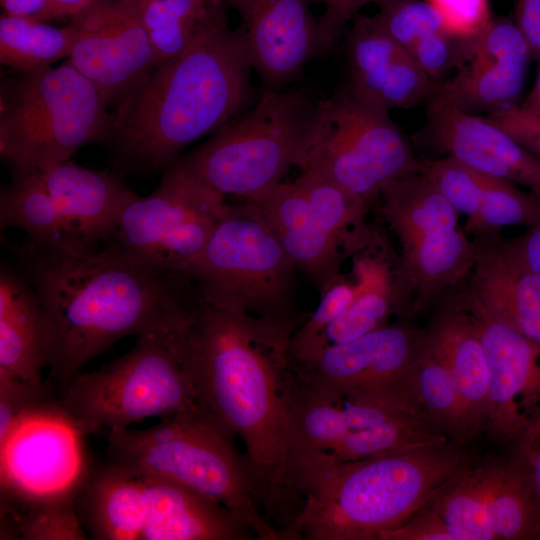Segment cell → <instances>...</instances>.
Here are the masks:
<instances>
[{"label":"cell","mask_w":540,"mask_h":540,"mask_svg":"<svg viewBox=\"0 0 540 540\" xmlns=\"http://www.w3.org/2000/svg\"><path fill=\"white\" fill-rule=\"evenodd\" d=\"M303 320L231 312L200 298L181 334L198 405L243 441L258 505L278 530L300 512L299 475L313 449L293 419L299 379L291 339Z\"/></svg>","instance_id":"obj_1"},{"label":"cell","mask_w":540,"mask_h":540,"mask_svg":"<svg viewBox=\"0 0 540 540\" xmlns=\"http://www.w3.org/2000/svg\"><path fill=\"white\" fill-rule=\"evenodd\" d=\"M9 247L52 322L49 379L60 395L118 340L184 327L200 299L186 274L154 269L108 243L65 250L26 238Z\"/></svg>","instance_id":"obj_2"},{"label":"cell","mask_w":540,"mask_h":540,"mask_svg":"<svg viewBox=\"0 0 540 540\" xmlns=\"http://www.w3.org/2000/svg\"><path fill=\"white\" fill-rule=\"evenodd\" d=\"M253 68L240 29L210 4L188 47L160 62L117 102L106 143L122 167L166 170L195 140L239 116Z\"/></svg>","instance_id":"obj_3"},{"label":"cell","mask_w":540,"mask_h":540,"mask_svg":"<svg viewBox=\"0 0 540 540\" xmlns=\"http://www.w3.org/2000/svg\"><path fill=\"white\" fill-rule=\"evenodd\" d=\"M464 447L450 441L344 462L318 450L302 472V507L282 540H378L475 465Z\"/></svg>","instance_id":"obj_4"},{"label":"cell","mask_w":540,"mask_h":540,"mask_svg":"<svg viewBox=\"0 0 540 540\" xmlns=\"http://www.w3.org/2000/svg\"><path fill=\"white\" fill-rule=\"evenodd\" d=\"M106 461L178 482L242 520L258 540H282L262 514L235 434L200 405L161 418L145 429L104 432Z\"/></svg>","instance_id":"obj_5"},{"label":"cell","mask_w":540,"mask_h":540,"mask_svg":"<svg viewBox=\"0 0 540 540\" xmlns=\"http://www.w3.org/2000/svg\"><path fill=\"white\" fill-rule=\"evenodd\" d=\"M74 506L93 540L256 539L217 501L178 482L106 460L89 465Z\"/></svg>","instance_id":"obj_6"},{"label":"cell","mask_w":540,"mask_h":540,"mask_svg":"<svg viewBox=\"0 0 540 540\" xmlns=\"http://www.w3.org/2000/svg\"><path fill=\"white\" fill-rule=\"evenodd\" d=\"M318 102L300 90L265 91L238 116L176 162L224 196L254 198L303 167L313 148Z\"/></svg>","instance_id":"obj_7"},{"label":"cell","mask_w":540,"mask_h":540,"mask_svg":"<svg viewBox=\"0 0 540 540\" xmlns=\"http://www.w3.org/2000/svg\"><path fill=\"white\" fill-rule=\"evenodd\" d=\"M96 87L68 61L27 73L1 96L0 155L12 173L64 163L106 142L110 113Z\"/></svg>","instance_id":"obj_8"},{"label":"cell","mask_w":540,"mask_h":540,"mask_svg":"<svg viewBox=\"0 0 540 540\" xmlns=\"http://www.w3.org/2000/svg\"><path fill=\"white\" fill-rule=\"evenodd\" d=\"M185 326L139 336L127 353L77 374L59 398L74 427L87 436L198 406L181 352Z\"/></svg>","instance_id":"obj_9"},{"label":"cell","mask_w":540,"mask_h":540,"mask_svg":"<svg viewBox=\"0 0 540 540\" xmlns=\"http://www.w3.org/2000/svg\"><path fill=\"white\" fill-rule=\"evenodd\" d=\"M263 212L228 204L203 251L187 271L200 298L220 309L275 321L295 311V273Z\"/></svg>","instance_id":"obj_10"},{"label":"cell","mask_w":540,"mask_h":540,"mask_svg":"<svg viewBox=\"0 0 540 540\" xmlns=\"http://www.w3.org/2000/svg\"><path fill=\"white\" fill-rule=\"evenodd\" d=\"M136 196L116 175L68 160L12 173L0 193V226L20 229L29 241L48 248H95L110 239Z\"/></svg>","instance_id":"obj_11"},{"label":"cell","mask_w":540,"mask_h":540,"mask_svg":"<svg viewBox=\"0 0 540 540\" xmlns=\"http://www.w3.org/2000/svg\"><path fill=\"white\" fill-rule=\"evenodd\" d=\"M381 212L400 246L398 277L405 302L423 310L467 278L476 246L458 212L421 171L395 180L380 195Z\"/></svg>","instance_id":"obj_12"},{"label":"cell","mask_w":540,"mask_h":540,"mask_svg":"<svg viewBox=\"0 0 540 540\" xmlns=\"http://www.w3.org/2000/svg\"><path fill=\"white\" fill-rule=\"evenodd\" d=\"M421 165L389 110L351 84L318 102L315 142L301 170L316 171L369 204Z\"/></svg>","instance_id":"obj_13"},{"label":"cell","mask_w":540,"mask_h":540,"mask_svg":"<svg viewBox=\"0 0 540 540\" xmlns=\"http://www.w3.org/2000/svg\"><path fill=\"white\" fill-rule=\"evenodd\" d=\"M422 348L423 330L403 323L386 324L296 364L300 389L318 400L371 405L429 422L416 388Z\"/></svg>","instance_id":"obj_14"},{"label":"cell","mask_w":540,"mask_h":540,"mask_svg":"<svg viewBox=\"0 0 540 540\" xmlns=\"http://www.w3.org/2000/svg\"><path fill=\"white\" fill-rule=\"evenodd\" d=\"M225 198L175 162L155 191L128 203L106 243L154 269L186 274L221 220Z\"/></svg>","instance_id":"obj_15"},{"label":"cell","mask_w":540,"mask_h":540,"mask_svg":"<svg viewBox=\"0 0 540 540\" xmlns=\"http://www.w3.org/2000/svg\"><path fill=\"white\" fill-rule=\"evenodd\" d=\"M248 201L263 212L296 269L319 290L338 272L347 244L365 225L368 206L310 169Z\"/></svg>","instance_id":"obj_16"},{"label":"cell","mask_w":540,"mask_h":540,"mask_svg":"<svg viewBox=\"0 0 540 540\" xmlns=\"http://www.w3.org/2000/svg\"><path fill=\"white\" fill-rule=\"evenodd\" d=\"M83 436L59 399L22 417L0 442L1 498L74 496L89 465Z\"/></svg>","instance_id":"obj_17"},{"label":"cell","mask_w":540,"mask_h":540,"mask_svg":"<svg viewBox=\"0 0 540 540\" xmlns=\"http://www.w3.org/2000/svg\"><path fill=\"white\" fill-rule=\"evenodd\" d=\"M76 39L68 62L109 104L141 82L156 65L133 0H94L74 14Z\"/></svg>","instance_id":"obj_18"},{"label":"cell","mask_w":540,"mask_h":540,"mask_svg":"<svg viewBox=\"0 0 540 540\" xmlns=\"http://www.w3.org/2000/svg\"><path fill=\"white\" fill-rule=\"evenodd\" d=\"M458 308V307H457ZM472 316L489 369L487 432L517 446L534 426L540 408V351L523 335L474 308Z\"/></svg>","instance_id":"obj_19"},{"label":"cell","mask_w":540,"mask_h":540,"mask_svg":"<svg viewBox=\"0 0 540 540\" xmlns=\"http://www.w3.org/2000/svg\"><path fill=\"white\" fill-rule=\"evenodd\" d=\"M528 44L514 21L498 18L463 39L455 75L437 89L468 113L518 106L529 59Z\"/></svg>","instance_id":"obj_20"},{"label":"cell","mask_w":540,"mask_h":540,"mask_svg":"<svg viewBox=\"0 0 540 540\" xmlns=\"http://www.w3.org/2000/svg\"><path fill=\"white\" fill-rule=\"evenodd\" d=\"M424 140L433 151L540 195V158L487 117L460 109L438 89L427 107Z\"/></svg>","instance_id":"obj_21"},{"label":"cell","mask_w":540,"mask_h":540,"mask_svg":"<svg viewBox=\"0 0 540 540\" xmlns=\"http://www.w3.org/2000/svg\"><path fill=\"white\" fill-rule=\"evenodd\" d=\"M472 239L476 259L469 283L447 305L478 309L523 335L540 351V276L498 231Z\"/></svg>","instance_id":"obj_22"},{"label":"cell","mask_w":540,"mask_h":540,"mask_svg":"<svg viewBox=\"0 0 540 540\" xmlns=\"http://www.w3.org/2000/svg\"><path fill=\"white\" fill-rule=\"evenodd\" d=\"M253 68L271 86L292 79L323 52L310 0H235Z\"/></svg>","instance_id":"obj_23"},{"label":"cell","mask_w":540,"mask_h":540,"mask_svg":"<svg viewBox=\"0 0 540 540\" xmlns=\"http://www.w3.org/2000/svg\"><path fill=\"white\" fill-rule=\"evenodd\" d=\"M347 38L351 85L387 110L410 107L436 90L409 52L382 28L376 16L355 15Z\"/></svg>","instance_id":"obj_24"},{"label":"cell","mask_w":540,"mask_h":540,"mask_svg":"<svg viewBox=\"0 0 540 540\" xmlns=\"http://www.w3.org/2000/svg\"><path fill=\"white\" fill-rule=\"evenodd\" d=\"M56 351L52 322L30 283L16 267L0 268V373L34 386L44 384Z\"/></svg>","instance_id":"obj_25"},{"label":"cell","mask_w":540,"mask_h":540,"mask_svg":"<svg viewBox=\"0 0 540 540\" xmlns=\"http://www.w3.org/2000/svg\"><path fill=\"white\" fill-rule=\"evenodd\" d=\"M424 344L450 372L474 437L487 430L489 369L476 324L446 305L423 330Z\"/></svg>","instance_id":"obj_26"},{"label":"cell","mask_w":540,"mask_h":540,"mask_svg":"<svg viewBox=\"0 0 540 540\" xmlns=\"http://www.w3.org/2000/svg\"><path fill=\"white\" fill-rule=\"evenodd\" d=\"M480 487L498 539H535L540 528V495L523 458L478 464Z\"/></svg>","instance_id":"obj_27"},{"label":"cell","mask_w":540,"mask_h":540,"mask_svg":"<svg viewBox=\"0 0 540 540\" xmlns=\"http://www.w3.org/2000/svg\"><path fill=\"white\" fill-rule=\"evenodd\" d=\"M76 39L72 22L57 28L41 20L3 14L0 17V62L20 73L51 66L69 57Z\"/></svg>","instance_id":"obj_28"},{"label":"cell","mask_w":540,"mask_h":540,"mask_svg":"<svg viewBox=\"0 0 540 540\" xmlns=\"http://www.w3.org/2000/svg\"><path fill=\"white\" fill-rule=\"evenodd\" d=\"M405 305L398 273L393 276L387 268L374 274L350 307L323 331L315 357L328 346L352 341L386 325L389 316Z\"/></svg>","instance_id":"obj_29"},{"label":"cell","mask_w":540,"mask_h":540,"mask_svg":"<svg viewBox=\"0 0 540 540\" xmlns=\"http://www.w3.org/2000/svg\"><path fill=\"white\" fill-rule=\"evenodd\" d=\"M0 539H89L74 506V496L45 500L1 498Z\"/></svg>","instance_id":"obj_30"},{"label":"cell","mask_w":540,"mask_h":540,"mask_svg":"<svg viewBox=\"0 0 540 540\" xmlns=\"http://www.w3.org/2000/svg\"><path fill=\"white\" fill-rule=\"evenodd\" d=\"M448 442V437L431 423L410 414L398 413L384 423L348 433L325 452L344 462Z\"/></svg>","instance_id":"obj_31"},{"label":"cell","mask_w":540,"mask_h":540,"mask_svg":"<svg viewBox=\"0 0 540 540\" xmlns=\"http://www.w3.org/2000/svg\"><path fill=\"white\" fill-rule=\"evenodd\" d=\"M442 520L453 540H494L484 503L478 464L445 482L425 503Z\"/></svg>","instance_id":"obj_32"},{"label":"cell","mask_w":540,"mask_h":540,"mask_svg":"<svg viewBox=\"0 0 540 540\" xmlns=\"http://www.w3.org/2000/svg\"><path fill=\"white\" fill-rule=\"evenodd\" d=\"M476 218L466 227L473 235L507 226L532 228L540 224V195L507 180L475 170Z\"/></svg>","instance_id":"obj_33"},{"label":"cell","mask_w":540,"mask_h":540,"mask_svg":"<svg viewBox=\"0 0 540 540\" xmlns=\"http://www.w3.org/2000/svg\"><path fill=\"white\" fill-rule=\"evenodd\" d=\"M416 388L426 419L450 441L465 446L474 438L456 384L447 368L427 350L424 336Z\"/></svg>","instance_id":"obj_34"},{"label":"cell","mask_w":540,"mask_h":540,"mask_svg":"<svg viewBox=\"0 0 540 540\" xmlns=\"http://www.w3.org/2000/svg\"><path fill=\"white\" fill-rule=\"evenodd\" d=\"M134 1V0H133ZM156 64L183 52L208 10L205 0H136Z\"/></svg>","instance_id":"obj_35"},{"label":"cell","mask_w":540,"mask_h":540,"mask_svg":"<svg viewBox=\"0 0 540 540\" xmlns=\"http://www.w3.org/2000/svg\"><path fill=\"white\" fill-rule=\"evenodd\" d=\"M358 274L353 265L349 274L339 268L322 287L321 299L315 311L300 323L292 336L291 353L296 364L315 357L323 331L355 301L363 288Z\"/></svg>","instance_id":"obj_36"},{"label":"cell","mask_w":540,"mask_h":540,"mask_svg":"<svg viewBox=\"0 0 540 540\" xmlns=\"http://www.w3.org/2000/svg\"><path fill=\"white\" fill-rule=\"evenodd\" d=\"M376 5L382 28L406 50L423 36L443 30L441 16L426 0H380Z\"/></svg>","instance_id":"obj_37"},{"label":"cell","mask_w":540,"mask_h":540,"mask_svg":"<svg viewBox=\"0 0 540 540\" xmlns=\"http://www.w3.org/2000/svg\"><path fill=\"white\" fill-rule=\"evenodd\" d=\"M58 399L45 383L34 386L0 373V442L22 417Z\"/></svg>","instance_id":"obj_38"},{"label":"cell","mask_w":540,"mask_h":540,"mask_svg":"<svg viewBox=\"0 0 540 540\" xmlns=\"http://www.w3.org/2000/svg\"><path fill=\"white\" fill-rule=\"evenodd\" d=\"M462 47L463 39L441 30L423 36L407 51L418 67L434 82L444 79L457 68Z\"/></svg>","instance_id":"obj_39"},{"label":"cell","mask_w":540,"mask_h":540,"mask_svg":"<svg viewBox=\"0 0 540 540\" xmlns=\"http://www.w3.org/2000/svg\"><path fill=\"white\" fill-rule=\"evenodd\" d=\"M426 1L441 16L443 30L459 39L479 34L492 20L488 0Z\"/></svg>","instance_id":"obj_40"},{"label":"cell","mask_w":540,"mask_h":540,"mask_svg":"<svg viewBox=\"0 0 540 540\" xmlns=\"http://www.w3.org/2000/svg\"><path fill=\"white\" fill-rule=\"evenodd\" d=\"M487 118L540 158V113L525 112L515 106Z\"/></svg>","instance_id":"obj_41"},{"label":"cell","mask_w":540,"mask_h":540,"mask_svg":"<svg viewBox=\"0 0 540 540\" xmlns=\"http://www.w3.org/2000/svg\"><path fill=\"white\" fill-rule=\"evenodd\" d=\"M378 540H453L437 514L426 504L400 526L383 532Z\"/></svg>","instance_id":"obj_42"},{"label":"cell","mask_w":540,"mask_h":540,"mask_svg":"<svg viewBox=\"0 0 540 540\" xmlns=\"http://www.w3.org/2000/svg\"><path fill=\"white\" fill-rule=\"evenodd\" d=\"M324 12L318 20L319 36L324 51L338 40L347 22L365 5L380 0H321Z\"/></svg>","instance_id":"obj_43"},{"label":"cell","mask_w":540,"mask_h":540,"mask_svg":"<svg viewBox=\"0 0 540 540\" xmlns=\"http://www.w3.org/2000/svg\"><path fill=\"white\" fill-rule=\"evenodd\" d=\"M514 22L528 44L531 58L540 62V0H515Z\"/></svg>","instance_id":"obj_44"},{"label":"cell","mask_w":540,"mask_h":540,"mask_svg":"<svg viewBox=\"0 0 540 540\" xmlns=\"http://www.w3.org/2000/svg\"><path fill=\"white\" fill-rule=\"evenodd\" d=\"M507 241L522 262L540 276V224Z\"/></svg>","instance_id":"obj_45"},{"label":"cell","mask_w":540,"mask_h":540,"mask_svg":"<svg viewBox=\"0 0 540 540\" xmlns=\"http://www.w3.org/2000/svg\"><path fill=\"white\" fill-rule=\"evenodd\" d=\"M4 14L48 20L50 0H0Z\"/></svg>","instance_id":"obj_46"},{"label":"cell","mask_w":540,"mask_h":540,"mask_svg":"<svg viewBox=\"0 0 540 540\" xmlns=\"http://www.w3.org/2000/svg\"><path fill=\"white\" fill-rule=\"evenodd\" d=\"M94 0H50L49 18L73 16Z\"/></svg>","instance_id":"obj_47"},{"label":"cell","mask_w":540,"mask_h":540,"mask_svg":"<svg viewBox=\"0 0 540 540\" xmlns=\"http://www.w3.org/2000/svg\"><path fill=\"white\" fill-rule=\"evenodd\" d=\"M518 108L529 113H540V67L530 93L525 100L518 105Z\"/></svg>","instance_id":"obj_48"},{"label":"cell","mask_w":540,"mask_h":540,"mask_svg":"<svg viewBox=\"0 0 540 540\" xmlns=\"http://www.w3.org/2000/svg\"><path fill=\"white\" fill-rule=\"evenodd\" d=\"M205 1L210 4H215V5H223L224 3H227L230 5L235 0H205Z\"/></svg>","instance_id":"obj_49"},{"label":"cell","mask_w":540,"mask_h":540,"mask_svg":"<svg viewBox=\"0 0 540 540\" xmlns=\"http://www.w3.org/2000/svg\"><path fill=\"white\" fill-rule=\"evenodd\" d=\"M533 421L539 422L540 421V408L537 410V412L531 417Z\"/></svg>","instance_id":"obj_50"},{"label":"cell","mask_w":540,"mask_h":540,"mask_svg":"<svg viewBox=\"0 0 540 540\" xmlns=\"http://www.w3.org/2000/svg\"><path fill=\"white\" fill-rule=\"evenodd\" d=\"M535 539H540V528H539V530H538V532H537V534H536V538H535Z\"/></svg>","instance_id":"obj_51"},{"label":"cell","mask_w":540,"mask_h":540,"mask_svg":"<svg viewBox=\"0 0 540 540\" xmlns=\"http://www.w3.org/2000/svg\"><path fill=\"white\" fill-rule=\"evenodd\" d=\"M135 1V0H134Z\"/></svg>","instance_id":"obj_52"}]
</instances>
